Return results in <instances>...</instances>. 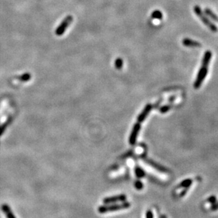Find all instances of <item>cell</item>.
<instances>
[{"label":"cell","mask_w":218,"mask_h":218,"mask_svg":"<svg viewBox=\"0 0 218 218\" xmlns=\"http://www.w3.org/2000/svg\"><path fill=\"white\" fill-rule=\"evenodd\" d=\"M130 203L127 202V201H124V202H121L120 204H108L106 205L99 206L98 211L101 214H104L106 212L128 209L130 208Z\"/></svg>","instance_id":"1"},{"label":"cell","mask_w":218,"mask_h":218,"mask_svg":"<svg viewBox=\"0 0 218 218\" xmlns=\"http://www.w3.org/2000/svg\"><path fill=\"white\" fill-rule=\"evenodd\" d=\"M194 10V12L195 13V14L198 16V17L200 18V20L202 21L203 23L205 24V26H207V27H208L210 30H211L214 33L217 32L218 29L217 26H215L213 23H212L210 20L207 17L205 14H204L202 9H201V8L199 6H198V5L195 6Z\"/></svg>","instance_id":"2"},{"label":"cell","mask_w":218,"mask_h":218,"mask_svg":"<svg viewBox=\"0 0 218 218\" xmlns=\"http://www.w3.org/2000/svg\"><path fill=\"white\" fill-rule=\"evenodd\" d=\"M208 67H201L199 71H198V73L196 79H195V81L194 82V85L195 89H198V88H199L201 86L204 79H205L207 74H208Z\"/></svg>","instance_id":"3"},{"label":"cell","mask_w":218,"mask_h":218,"mask_svg":"<svg viewBox=\"0 0 218 218\" xmlns=\"http://www.w3.org/2000/svg\"><path fill=\"white\" fill-rule=\"evenodd\" d=\"M127 196L124 194H120L118 195H115V196H111V197H107L105 198L103 200V202L106 205L108 204H113L115 203L118 202H124V201H126Z\"/></svg>","instance_id":"4"},{"label":"cell","mask_w":218,"mask_h":218,"mask_svg":"<svg viewBox=\"0 0 218 218\" xmlns=\"http://www.w3.org/2000/svg\"><path fill=\"white\" fill-rule=\"evenodd\" d=\"M140 128H141V126H140V123H138V122L135 124L133 126V128H132V130L131 131L130 136V138H129V143L130 145H135V143H136Z\"/></svg>","instance_id":"5"},{"label":"cell","mask_w":218,"mask_h":218,"mask_svg":"<svg viewBox=\"0 0 218 218\" xmlns=\"http://www.w3.org/2000/svg\"><path fill=\"white\" fill-rule=\"evenodd\" d=\"M152 108V106L150 104H147V105L145 106L144 109L142 110V112L139 114L138 117H137V122L141 123L143 121H145V119L147 118V115L150 114V112L151 111Z\"/></svg>","instance_id":"6"},{"label":"cell","mask_w":218,"mask_h":218,"mask_svg":"<svg viewBox=\"0 0 218 218\" xmlns=\"http://www.w3.org/2000/svg\"><path fill=\"white\" fill-rule=\"evenodd\" d=\"M182 43L185 47H188V48H201L202 47V45L199 42L187 38H184L182 41Z\"/></svg>","instance_id":"7"},{"label":"cell","mask_w":218,"mask_h":218,"mask_svg":"<svg viewBox=\"0 0 218 218\" xmlns=\"http://www.w3.org/2000/svg\"><path fill=\"white\" fill-rule=\"evenodd\" d=\"M145 162H147V163L148 165H150L151 167H154V169L157 170H158L159 171V172H168V170H167L166 168L164 167L163 166H162V165H160L159 164H157L155 162H154L152 160H149V159H145Z\"/></svg>","instance_id":"8"},{"label":"cell","mask_w":218,"mask_h":218,"mask_svg":"<svg viewBox=\"0 0 218 218\" xmlns=\"http://www.w3.org/2000/svg\"><path fill=\"white\" fill-rule=\"evenodd\" d=\"M212 58V52L208 50L205 52L204 54V56L202 60V67H208V65L210 64V62Z\"/></svg>","instance_id":"9"},{"label":"cell","mask_w":218,"mask_h":218,"mask_svg":"<svg viewBox=\"0 0 218 218\" xmlns=\"http://www.w3.org/2000/svg\"><path fill=\"white\" fill-rule=\"evenodd\" d=\"M2 209L3 212H4L5 215H6L7 218H16L14 215L13 214V212L11 210V209L7 205H3L2 207Z\"/></svg>","instance_id":"10"},{"label":"cell","mask_w":218,"mask_h":218,"mask_svg":"<svg viewBox=\"0 0 218 218\" xmlns=\"http://www.w3.org/2000/svg\"><path fill=\"white\" fill-rule=\"evenodd\" d=\"M205 14L206 16H208L210 18H212V20L216 21L218 23V16L215 14V13L212 12L211 9H208V8H207V9H205Z\"/></svg>","instance_id":"11"},{"label":"cell","mask_w":218,"mask_h":218,"mask_svg":"<svg viewBox=\"0 0 218 218\" xmlns=\"http://www.w3.org/2000/svg\"><path fill=\"white\" fill-rule=\"evenodd\" d=\"M135 175H136V176H137L138 178H142V177H144L145 176V172H144V170H143L142 169H141V168L139 167H135Z\"/></svg>","instance_id":"12"},{"label":"cell","mask_w":218,"mask_h":218,"mask_svg":"<svg viewBox=\"0 0 218 218\" xmlns=\"http://www.w3.org/2000/svg\"><path fill=\"white\" fill-rule=\"evenodd\" d=\"M193 181L191 179H186V180H184L181 182V183L179 184L178 187H183V188H189V187L191 185Z\"/></svg>","instance_id":"13"},{"label":"cell","mask_w":218,"mask_h":218,"mask_svg":"<svg viewBox=\"0 0 218 218\" xmlns=\"http://www.w3.org/2000/svg\"><path fill=\"white\" fill-rule=\"evenodd\" d=\"M152 18L159 19V20H161L163 17L162 13L160 12V11H158V10L154 11V12L152 13Z\"/></svg>","instance_id":"14"},{"label":"cell","mask_w":218,"mask_h":218,"mask_svg":"<svg viewBox=\"0 0 218 218\" xmlns=\"http://www.w3.org/2000/svg\"><path fill=\"white\" fill-rule=\"evenodd\" d=\"M135 187L137 190H141L143 188V184L140 181H137L135 183Z\"/></svg>","instance_id":"15"},{"label":"cell","mask_w":218,"mask_h":218,"mask_svg":"<svg viewBox=\"0 0 218 218\" xmlns=\"http://www.w3.org/2000/svg\"><path fill=\"white\" fill-rule=\"evenodd\" d=\"M170 109H171L170 105H165L161 107V109H160V112H161L162 113H165L167 111H169Z\"/></svg>","instance_id":"16"},{"label":"cell","mask_w":218,"mask_h":218,"mask_svg":"<svg viewBox=\"0 0 218 218\" xmlns=\"http://www.w3.org/2000/svg\"><path fill=\"white\" fill-rule=\"evenodd\" d=\"M146 218H153L152 212L151 210H147L146 212Z\"/></svg>","instance_id":"17"},{"label":"cell","mask_w":218,"mask_h":218,"mask_svg":"<svg viewBox=\"0 0 218 218\" xmlns=\"http://www.w3.org/2000/svg\"><path fill=\"white\" fill-rule=\"evenodd\" d=\"M208 200H209V201H210L211 203H214L216 202V198H215V196H212V197H210V198H209Z\"/></svg>","instance_id":"18"},{"label":"cell","mask_w":218,"mask_h":218,"mask_svg":"<svg viewBox=\"0 0 218 218\" xmlns=\"http://www.w3.org/2000/svg\"><path fill=\"white\" fill-rule=\"evenodd\" d=\"M217 209H218V203H215V205L212 206V210H217Z\"/></svg>","instance_id":"19"},{"label":"cell","mask_w":218,"mask_h":218,"mask_svg":"<svg viewBox=\"0 0 218 218\" xmlns=\"http://www.w3.org/2000/svg\"><path fill=\"white\" fill-rule=\"evenodd\" d=\"M160 218H167V217H166V216H164V215H163V216H162Z\"/></svg>","instance_id":"20"}]
</instances>
